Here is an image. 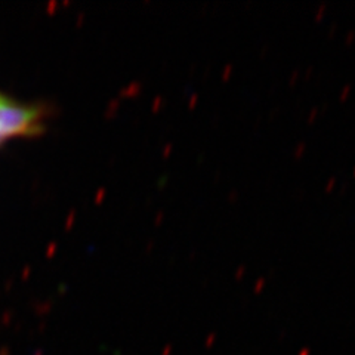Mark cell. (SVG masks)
Returning a JSON list of instances; mask_svg holds the SVG:
<instances>
[{"mask_svg": "<svg viewBox=\"0 0 355 355\" xmlns=\"http://www.w3.org/2000/svg\"><path fill=\"white\" fill-rule=\"evenodd\" d=\"M348 91H349V86H348V87H347V89H345V92H342V99H343V98H345V96H347V94H348Z\"/></svg>", "mask_w": 355, "mask_h": 355, "instance_id": "obj_2", "label": "cell"}, {"mask_svg": "<svg viewBox=\"0 0 355 355\" xmlns=\"http://www.w3.org/2000/svg\"><path fill=\"white\" fill-rule=\"evenodd\" d=\"M2 99H3V98H2V96H0V101H2Z\"/></svg>", "mask_w": 355, "mask_h": 355, "instance_id": "obj_3", "label": "cell"}, {"mask_svg": "<svg viewBox=\"0 0 355 355\" xmlns=\"http://www.w3.org/2000/svg\"><path fill=\"white\" fill-rule=\"evenodd\" d=\"M37 120L36 110L10 104L2 99L0 101V141L8 137L33 132L36 129Z\"/></svg>", "mask_w": 355, "mask_h": 355, "instance_id": "obj_1", "label": "cell"}]
</instances>
